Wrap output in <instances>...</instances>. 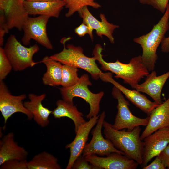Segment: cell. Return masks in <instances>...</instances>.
<instances>
[{
	"instance_id": "1",
	"label": "cell",
	"mask_w": 169,
	"mask_h": 169,
	"mask_svg": "<svg viewBox=\"0 0 169 169\" xmlns=\"http://www.w3.org/2000/svg\"><path fill=\"white\" fill-rule=\"evenodd\" d=\"M103 49L99 44H96L93 51V57L101 65V69L109 71L115 74V77L122 79L124 82L135 89L142 79L150 73L143 64L141 55L132 58L128 64L122 63L118 60L114 62H108L103 58Z\"/></svg>"
},
{
	"instance_id": "2",
	"label": "cell",
	"mask_w": 169,
	"mask_h": 169,
	"mask_svg": "<svg viewBox=\"0 0 169 169\" xmlns=\"http://www.w3.org/2000/svg\"><path fill=\"white\" fill-rule=\"evenodd\" d=\"M103 127L105 138L110 140L116 148L139 164H142L144 142L140 138L141 129L140 126L131 131L126 129L116 130L105 120Z\"/></svg>"
},
{
	"instance_id": "3",
	"label": "cell",
	"mask_w": 169,
	"mask_h": 169,
	"mask_svg": "<svg viewBox=\"0 0 169 169\" xmlns=\"http://www.w3.org/2000/svg\"><path fill=\"white\" fill-rule=\"evenodd\" d=\"M169 4L164 14L158 22L154 25L151 30L133 39L134 42L139 44L142 48V61L149 72L154 70L158 59L156 51L169 29Z\"/></svg>"
},
{
	"instance_id": "4",
	"label": "cell",
	"mask_w": 169,
	"mask_h": 169,
	"mask_svg": "<svg viewBox=\"0 0 169 169\" xmlns=\"http://www.w3.org/2000/svg\"><path fill=\"white\" fill-rule=\"evenodd\" d=\"M70 37H63L61 43L63 49L60 52L49 56L51 59L59 62L63 64L68 65L77 68L82 69L90 74L92 78L97 80L103 79L105 74L98 66L94 58L88 57L83 53L82 48L68 44L65 46V43L71 39Z\"/></svg>"
},
{
	"instance_id": "5",
	"label": "cell",
	"mask_w": 169,
	"mask_h": 169,
	"mask_svg": "<svg viewBox=\"0 0 169 169\" xmlns=\"http://www.w3.org/2000/svg\"><path fill=\"white\" fill-rule=\"evenodd\" d=\"M92 84L89 76L84 74L80 77L78 82L74 85L60 89L63 100L74 104L73 98L79 97L84 99L90 106V110L86 117L90 119L98 115L100 110V103L104 93L101 91L97 93L91 92L88 88Z\"/></svg>"
},
{
	"instance_id": "6",
	"label": "cell",
	"mask_w": 169,
	"mask_h": 169,
	"mask_svg": "<svg viewBox=\"0 0 169 169\" xmlns=\"http://www.w3.org/2000/svg\"><path fill=\"white\" fill-rule=\"evenodd\" d=\"M3 49L14 70H24L36 64L33 60L34 55L40 49L37 44L27 47L22 45L13 34L8 38Z\"/></svg>"
},
{
	"instance_id": "7",
	"label": "cell",
	"mask_w": 169,
	"mask_h": 169,
	"mask_svg": "<svg viewBox=\"0 0 169 169\" xmlns=\"http://www.w3.org/2000/svg\"><path fill=\"white\" fill-rule=\"evenodd\" d=\"M112 95L118 102V111L114 123L112 125L114 129L118 130L126 129L131 131L136 127L147 125L149 117L142 118L133 115L129 108V102L125 99L121 92L114 86L112 89Z\"/></svg>"
},
{
	"instance_id": "8",
	"label": "cell",
	"mask_w": 169,
	"mask_h": 169,
	"mask_svg": "<svg viewBox=\"0 0 169 169\" xmlns=\"http://www.w3.org/2000/svg\"><path fill=\"white\" fill-rule=\"evenodd\" d=\"M50 18L44 15L29 17L23 26V35L21 38L23 44L28 45L31 40L33 39L47 49H52L53 46L47 32V25Z\"/></svg>"
},
{
	"instance_id": "9",
	"label": "cell",
	"mask_w": 169,
	"mask_h": 169,
	"mask_svg": "<svg viewBox=\"0 0 169 169\" xmlns=\"http://www.w3.org/2000/svg\"><path fill=\"white\" fill-rule=\"evenodd\" d=\"M105 116V111L100 115L96 126L91 131L92 139L89 143L86 144L84 148L82 153L83 156L91 154L107 156L113 152L125 155L123 152L115 147L110 140L105 138L102 135V129Z\"/></svg>"
},
{
	"instance_id": "10",
	"label": "cell",
	"mask_w": 169,
	"mask_h": 169,
	"mask_svg": "<svg viewBox=\"0 0 169 169\" xmlns=\"http://www.w3.org/2000/svg\"><path fill=\"white\" fill-rule=\"evenodd\" d=\"M27 97L25 94L12 95L3 81H0V111L4 119L5 126L8 119L16 113L25 114L29 120L33 116L24 106L23 100Z\"/></svg>"
},
{
	"instance_id": "11",
	"label": "cell",
	"mask_w": 169,
	"mask_h": 169,
	"mask_svg": "<svg viewBox=\"0 0 169 169\" xmlns=\"http://www.w3.org/2000/svg\"><path fill=\"white\" fill-rule=\"evenodd\" d=\"M143 140L142 168L152 158L158 156L169 144V129H159Z\"/></svg>"
},
{
	"instance_id": "12",
	"label": "cell",
	"mask_w": 169,
	"mask_h": 169,
	"mask_svg": "<svg viewBox=\"0 0 169 169\" xmlns=\"http://www.w3.org/2000/svg\"><path fill=\"white\" fill-rule=\"evenodd\" d=\"M90 164L99 169H136L138 163L133 159L122 154L113 152L100 157L96 154L84 156Z\"/></svg>"
},
{
	"instance_id": "13",
	"label": "cell",
	"mask_w": 169,
	"mask_h": 169,
	"mask_svg": "<svg viewBox=\"0 0 169 169\" xmlns=\"http://www.w3.org/2000/svg\"><path fill=\"white\" fill-rule=\"evenodd\" d=\"M78 13L82 18L83 22L88 26L90 33V36L91 39L93 38V30H95L98 36L102 38L103 35L105 36L111 43H114L113 34L114 30L119 27L118 25L109 23L103 14H100L101 21L98 20L91 13L87 6L82 8Z\"/></svg>"
},
{
	"instance_id": "14",
	"label": "cell",
	"mask_w": 169,
	"mask_h": 169,
	"mask_svg": "<svg viewBox=\"0 0 169 169\" xmlns=\"http://www.w3.org/2000/svg\"><path fill=\"white\" fill-rule=\"evenodd\" d=\"M100 115L94 116L87 121L81 125L75 133L73 141L67 144L66 149H69L70 155L66 169H71L76 159L82 155L84 148L88 140L89 134L97 121Z\"/></svg>"
},
{
	"instance_id": "15",
	"label": "cell",
	"mask_w": 169,
	"mask_h": 169,
	"mask_svg": "<svg viewBox=\"0 0 169 169\" xmlns=\"http://www.w3.org/2000/svg\"><path fill=\"white\" fill-rule=\"evenodd\" d=\"M102 81L110 82L118 88L126 98L137 107L149 116L152 110L160 105L150 100L146 96L136 90H133L126 88L114 80L110 73H105Z\"/></svg>"
},
{
	"instance_id": "16",
	"label": "cell",
	"mask_w": 169,
	"mask_h": 169,
	"mask_svg": "<svg viewBox=\"0 0 169 169\" xmlns=\"http://www.w3.org/2000/svg\"><path fill=\"white\" fill-rule=\"evenodd\" d=\"M148 116V124L140 136L142 141L159 129H169V95L168 98L154 109Z\"/></svg>"
},
{
	"instance_id": "17",
	"label": "cell",
	"mask_w": 169,
	"mask_h": 169,
	"mask_svg": "<svg viewBox=\"0 0 169 169\" xmlns=\"http://www.w3.org/2000/svg\"><path fill=\"white\" fill-rule=\"evenodd\" d=\"M155 70L151 71L146 77L145 81L136 85L135 90L139 92L147 94L159 105L162 102L161 93L163 87L169 78V71L161 75L157 76Z\"/></svg>"
},
{
	"instance_id": "18",
	"label": "cell",
	"mask_w": 169,
	"mask_h": 169,
	"mask_svg": "<svg viewBox=\"0 0 169 169\" xmlns=\"http://www.w3.org/2000/svg\"><path fill=\"white\" fill-rule=\"evenodd\" d=\"M28 153L15 141L13 132L8 133L0 140V166L12 159L27 160Z\"/></svg>"
},
{
	"instance_id": "19",
	"label": "cell",
	"mask_w": 169,
	"mask_h": 169,
	"mask_svg": "<svg viewBox=\"0 0 169 169\" xmlns=\"http://www.w3.org/2000/svg\"><path fill=\"white\" fill-rule=\"evenodd\" d=\"M29 15H39L58 18L66 3L63 0L49 1H23Z\"/></svg>"
},
{
	"instance_id": "20",
	"label": "cell",
	"mask_w": 169,
	"mask_h": 169,
	"mask_svg": "<svg viewBox=\"0 0 169 169\" xmlns=\"http://www.w3.org/2000/svg\"><path fill=\"white\" fill-rule=\"evenodd\" d=\"M46 96L45 94L37 95L30 93L28 95L29 101L23 102L25 107L33 115L36 123L41 127L47 126L50 122L49 117L52 110L43 106L42 102Z\"/></svg>"
},
{
	"instance_id": "21",
	"label": "cell",
	"mask_w": 169,
	"mask_h": 169,
	"mask_svg": "<svg viewBox=\"0 0 169 169\" xmlns=\"http://www.w3.org/2000/svg\"><path fill=\"white\" fill-rule=\"evenodd\" d=\"M3 12L9 30L15 28L19 31L23 30L29 15L22 0H10Z\"/></svg>"
},
{
	"instance_id": "22",
	"label": "cell",
	"mask_w": 169,
	"mask_h": 169,
	"mask_svg": "<svg viewBox=\"0 0 169 169\" xmlns=\"http://www.w3.org/2000/svg\"><path fill=\"white\" fill-rule=\"evenodd\" d=\"M56 105V107L52 113L54 117L56 119L66 117L71 119L74 125L75 133L79 126L86 122L83 118L82 113L79 112L74 104L62 99L58 100Z\"/></svg>"
},
{
	"instance_id": "23",
	"label": "cell",
	"mask_w": 169,
	"mask_h": 169,
	"mask_svg": "<svg viewBox=\"0 0 169 169\" xmlns=\"http://www.w3.org/2000/svg\"><path fill=\"white\" fill-rule=\"evenodd\" d=\"M41 62L46 67V71L42 78L43 84L53 86L61 85L62 64L47 56L42 59Z\"/></svg>"
},
{
	"instance_id": "24",
	"label": "cell",
	"mask_w": 169,
	"mask_h": 169,
	"mask_svg": "<svg viewBox=\"0 0 169 169\" xmlns=\"http://www.w3.org/2000/svg\"><path fill=\"white\" fill-rule=\"evenodd\" d=\"M28 169H61L57 158L52 154L43 151L35 155L28 162Z\"/></svg>"
},
{
	"instance_id": "25",
	"label": "cell",
	"mask_w": 169,
	"mask_h": 169,
	"mask_svg": "<svg viewBox=\"0 0 169 169\" xmlns=\"http://www.w3.org/2000/svg\"><path fill=\"white\" fill-rule=\"evenodd\" d=\"M66 3L65 7L68 9L65 14L66 17H69L76 12H78L82 8L85 6H90L95 9L101 7L96 0H63Z\"/></svg>"
},
{
	"instance_id": "26",
	"label": "cell",
	"mask_w": 169,
	"mask_h": 169,
	"mask_svg": "<svg viewBox=\"0 0 169 169\" xmlns=\"http://www.w3.org/2000/svg\"><path fill=\"white\" fill-rule=\"evenodd\" d=\"M78 68L68 65L63 64L62 67V77L61 85L67 87L73 86L79 81Z\"/></svg>"
},
{
	"instance_id": "27",
	"label": "cell",
	"mask_w": 169,
	"mask_h": 169,
	"mask_svg": "<svg viewBox=\"0 0 169 169\" xmlns=\"http://www.w3.org/2000/svg\"><path fill=\"white\" fill-rule=\"evenodd\" d=\"M13 69L2 47H0V81H3Z\"/></svg>"
},
{
	"instance_id": "28",
	"label": "cell",
	"mask_w": 169,
	"mask_h": 169,
	"mask_svg": "<svg viewBox=\"0 0 169 169\" xmlns=\"http://www.w3.org/2000/svg\"><path fill=\"white\" fill-rule=\"evenodd\" d=\"M28 161L12 159L8 160L0 165V169H28Z\"/></svg>"
},
{
	"instance_id": "29",
	"label": "cell",
	"mask_w": 169,
	"mask_h": 169,
	"mask_svg": "<svg viewBox=\"0 0 169 169\" xmlns=\"http://www.w3.org/2000/svg\"><path fill=\"white\" fill-rule=\"evenodd\" d=\"M138 1L141 4L151 6L161 13H163L165 12L169 4V0H138Z\"/></svg>"
},
{
	"instance_id": "30",
	"label": "cell",
	"mask_w": 169,
	"mask_h": 169,
	"mask_svg": "<svg viewBox=\"0 0 169 169\" xmlns=\"http://www.w3.org/2000/svg\"><path fill=\"white\" fill-rule=\"evenodd\" d=\"M72 169H99V168L90 163L82 155L78 157L74 162Z\"/></svg>"
},
{
	"instance_id": "31",
	"label": "cell",
	"mask_w": 169,
	"mask_h": 169,
	"mask_svg": "<svg viewBox=\"0 0 169 169\" xmlns=\"http://www.w3.org/2000/svg\"><path fill=\"white\" fill-rule=\"evenodd\" d=\"M9 29L8 26L4 13L0 11V46L3 44L4 37L5 35L9 32Z\"/></svg>"
},
{
	"instance_id": "32",
	"label": "cell",
	"mask_w": 169,
	"mask_h": 169,
	"mask_svg": "<svg viewBox=\"0 0 169 169\" xmlns=\"http://www.w3.org/2000/svg\"><path fill=\"white\" fill-rule=\"evenodd\" d=\"M143 169H165L164 163L158 156L155 157L154 160L150 164L144 166Z\"/></svg>"
},
{
	"instance_id": "33",
	"label": "cell",
	"mask_w": 169,
	"mask_h": 169,
	"mask_svg": "<svg viewBox=\"0 0 169 169\" xmlns=\"http://www.w3.org/2000/svg\"><path fill=\"white\" fill-rule=\"evenodd\" d=\"M75 33L79 36L82 37L86 34L90 35V30L88 25L84 23H82L74 29Z\"/></svg>"
},
{
	"instance_id": "34",
	"label": "cell",
	"mask_w": 169,
	"mask_h": 169,
	"mask_svg": "<svg viewBox=\"0 0 169 169\" xmlns=\"http://www.w3.org/2000/svg\"><path fill=\"white\" fill-rule=\"evenodd\" d=\"M158 156L166 168L169 169V144Z\"/></svg>"
},
{
	"instance_id": "35",
	"label": "cell",
	"mask_w": 169,
	"mask_h": 169,
	"mask_svg": "<svg viewBox=\"0 0 169 169\" xmlns=\"http://www.w3.org/2000/svg\"><path fill=\"white\" fill-rule=\"evenodd\" d=\"M161 44V51L165 53H169V36L165 38Z\"/></svg>"
},
{
	"instance_id": "36",
	"label": "cell",
	"mask_w": 169,
	"mask_h": 169,
	"mask_svg": "<svg viewBox=\"0 0 169 169\" xmlns=\"http://www.w3.org/2000/svg\"><path fill=\"white\" fill-rule=\"evenodd\" d=\"M10 0H0V11L4 12Z\"/></svg>"
},
{
	"instance_id": "37",
	"label": "cell",
	"mask_w": 169,
	"mask_h": 169,
	"mask_svg": "<svg viewBox=\"0 0 169 169\" xmlns=\"http://www.w3.org/2000/svg\"><path fill=\"white\" fill-rule=\"evenodd\" d=\"M55 0H28V1H53Z\"/></svg>"
},
{
	"instance_id": "38",
	"label": "cell",
	"mask_w": 169,
	"mask_h": 169,
	"mask_svg": "<svg viewBox=\"0 0 169 169\" xmlns=\"http://www.w3.org/2000/svg\"><path fill=\"white\" fill-rule=\"evenodd\" d=\"M23 1H28V0H22Z\"/></svg>"
}]
</instances>
